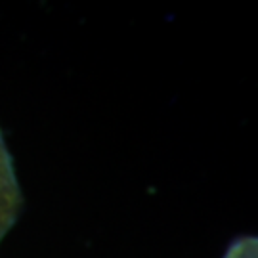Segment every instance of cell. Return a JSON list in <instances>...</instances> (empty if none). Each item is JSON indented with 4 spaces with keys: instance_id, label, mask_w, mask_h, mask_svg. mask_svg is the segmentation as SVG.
<instances>
[{
    "instance_id": "cell-1",
    "label": "cell",
    "mask_w": 258,
    "mask_h": 258,
    "mask_svg": "<svg viewBox=\"0 0 258 258\" xmlns=\"http://www.w3.org/2000/svg\"><path fill=\"white\" fill-rule=\"evenodd\" d=\"M21 209V189H19L14 163L0 132V241L6 237L10 228L16 224Z\"/></svg>"
},
{
    "instance_id": "cell-2",
    "label": "cell",
    "mask_w": 258,
    "mask_h": 258,
    "mask_svg": "<svg viewBox=\"0 0 258 258\" xmlns=\"http://www.w3.org/2000/svg\"><path fill=\"white\" fill-rule=\"evenodd\" d=\"M256 239L254 237H241L239 241L231 243L224 258H256Z\"/></svg>"
}]
</instances>
